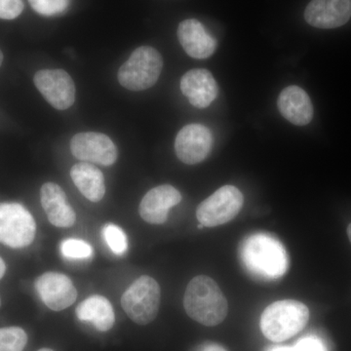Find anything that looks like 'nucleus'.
<instances>
[{"label":"nucleus","instance_id":"obj_1","mask_svg":"<svg viewBox=\"0 0 351 351\" xmlns=\"http://www.w3.org/2000/svg\"><path fill=\"white\" fill-rule=\"evenodd\" d=\"M184 306L191 319L207 327L221 324L228 315V301L214 279L198 276L184 293Z\"/></svg>","mask_w":351,"mask_h":351},{"label":"nucleus","instance_id":"obj_2","mask_svg":"<svg viewBox=\"0 0 351 351\" xmlns=\"http://www.w3.org/2000/svg\"><path fill=\"white\" fill-rule=\"evenodd\" d=\"M242 260L252 274L265 279H276L288 269V257L282 244L269 234L252 235L244 242Z\"/></svg>","mask_w":351,"mask_h":351},{"label":"nucleus","instance_id":"obj_3","mask_svg":"<svg viewBox=\"0 0 351 351\" xmlns=\"http://www.w3.org/2000/svg\"><path fill=\"white\" fill-rule=\"evenodd\" d=\"M308 307L295 300L272 302L263 311L261 330L263 336L274 343L292 338L306 326Z\"/></svg>","mask_w":351,"mask_h":351},{"label":"nucleus","instance_id":"obj_4","mask_svg":"<svg viewBox=\"0 0 351 351\" xmlns=\"http://www.w3.org/2000/svg\"><path fill=\"white\" fill-rule=\"evenodd\" d=\"M163 68L160 53L151 46H142L132 53L117 73L120 84L131 91H143L154 86Z\"/></svg>","mask_w":351,"mask_h":351},{"label":"nucleus","instance_id":"obj_5","mask_svg":"<svg viewBox=\"0 0 351 351\" xmlns=\"http://www.w3.org/2000/svg\"><path fill=\"white\" fill-rule=\"evenodd\" d=\"M160 286L151 276L138 277L121 298L128 317L138 325H147L156 319L160 307Z\"/></svg>","mask_w":351,"mask_h":351},{"label":"nucleus","instance_id":"obj_6","mask_svg":"<svg viewBox=\"0 0 351 351\" xmlns=\"http://www.w3.org/2000/svg\"><path fill=\"white\" fill-rule=\"evenodd\" d=\"M36 232V221L23 205L0 203V243L25 248L34 242Z\"/></svg>","mask_w":351,"mask_h":351},{"label":"nucleus","instance_id":"obj_7","mask_svg":"<svg viewBox=\"0 0 351 351\" xmlns=\"http://www.w3.org/2000/svg\"><path fill=\"white\" fill-rule=\"evenodd\" d=\"M243 203V195L237 186H223L198 205L196 218L207 228L225 225L239 215Z\"/></svg>","mask_w":351,"mask_h":351},{"label":"nucleus","instance_id":"obj_8","mask_svg":"<svg viewBox=\"0 0 351 351\" xmlns=\"http://www.w3.org/2000/svg\"><path fill=\"white\" fill-rule=\"evenodd\" d=\"M34 82L45 100L57 110H66L75 104V82L63 69H41Z\"/></svg>","mask_w":351,"mask_h":351},{"label":"nucleus","instance_id":"obj_9","mask_svg":"<svg viewBox=\"0 0 351 351\" xmlns=\"http://www.w3.org/2000/svg\"><path fill=\"white\" fill-rule=\"evenodd\" d=\"M71 152L75 158L84 162L112 165L117 160V149L105 134L82 132L71 138Z\"/></svg>","mask_w":351,"mask_h":351},{"label":"nucleus","instance_id":"obj_10","mask_svg":"<svg viewBox=\"0 0 351 351\" xmlns=\"http://www.w3.org/2000/svg\"><path fill=\"white\" fill-rule=\"evenodd\" d=\"M212 145L213 136L207 127L201 124H189L178 133L175 151L182 162L195 165L206 159Z\"/></svg>","mask_w":351,"mask_h":351},{"label":"nucleus","instance_id":"obj_11","mask_svg":"<svg viewBox=\"0 0 351 351\" xmlns=\"http://www.w3.org/2000/svg\"><path fill=\"white\" fill-rule=\"evenodd\" d=\"M34 285L41 301L51 311H64L77 299V291L73 281L59 272H45L36 279Z\"/></svg>","mask_w":351,"mask_h":351},{"label":"nucleus","instance_id":"obj_12","mask_svg":"<svg viewBox=\"0 0 351 351\" xmlns=\"http://www.w3.org/2000/svg\"><path fill=\"white\" fill-rule=\"evenodd\" d=\"M351 18V0H311L304 11V19L318 29H336Z\"/></svg>","mask_w":351,"mask_h":351},{"label":"nucleus","instance_id":"obj_13","mask_svg":"<svg viewBox=\"0 0 351 351\" xmlns=\"http://www.w3.org/2000/svg\"><path fill=\"white\" fill-rule=\"evenodd\" d=\"M182 195L170 184L152 189L143 198L138 207L141 217L152 225H162L168 219L171 208L179 204Z\"/></svg>","mask_w":351,"mask_h":351},{"label":"nucleus","instance_id":"obj_14","mask_svg":"<svg viewBox=\"0 0 351 351\" xmlns=\"http://www.w3.org/2000/svg\"><path fill=\"white\" fill-rule=\"evenodd\" d=\"M182 94L189 99L193 107H209L219 94L218 84L213 75L205 69L188 71L181 80Z\"/></svg>","mask_w":351,"mask_h":351},{"label":"nucleus","instance_id":"obj_15","mask_svg":"<svg viewBox=\"0 0 351 351\" xmlns=\"http://www.w3.org/2000/svg\"><path fill=\"white\" fill-rule=\"evenodd\" d=\"M178 38L186 54L195 59L211 57L218 46L216 38L195 19L182 21L178 27Z\"/></svg>","mask_w":351,"mask_h":351},{"label":"nucleus","instance_id":"obj_16","mask_svg":"<svg viewBox=\"0 0 351 351\" xmlns=\"http://www.w3.org/2000/svg\"><path fill=\"white\" fill-rule=\"evenodd\" d=\"M41 205L46 216L57 228H69L75 225L76 214L69 205L66 193L55 182H46L40 189Z\"/></svg>","mask_w":351,"mask_h":351},{"label":"nucleus","instance_id":"obj_17","mask_svg":"<svg viewBox=\"0 0 351 351\" xmlns=\"http://www.w3.org/2000/svg\"><path fill=\"white\" fill-rule=\"evenodd\" d=\"M277 106L281 114L294 125H307L313 119V106L311 98L304 89L295 85L282 90Z\"/></svg>","mask_w":351,"mask_h":351},{"label":"nucleus","instance_id":"obj_18","mask_svg":"<svg viewBox=\"0 0 351 351\" xmlns=\"http://www.w3.org/2000/svg\"><path fill=\"white\" fill-rule=\"evenodd\" d=\"M76 316L82 322L90 323L98 331L108 332L115 322L112 304L103 295H91L76 307Z\"/></svg>","mask_w":351,"mask_h":351},{"label":"nucleus","instance_id":"obj_19","mask_svg":"<svg viewBox=\"0 0 351 351\" xmlns=\"http://www.w3.org/2000/svg\"><path fill=\"white\" fill-rule=\"evenodd\" d=\"M71 177L88 200L99 202L106 193L105 178L98 168L89 163H78L71 169Z\"/></svg>","mask_w":351,"mask_h":351},{"label":"nucleus","instance_id":"obj_20","mask_svg":"<svg viewBox=\"0 0 351 351\" xmlns=\"http://www.w3.org/2000/svg\"><path fill=\"white\" fill-rule=\"evenodd\" d=\"M27 343V335L22 328H0V351H23Z\"/></svg>","mask_w":351,"mask_h":351},{"label":"nucleus","instance_id":"obj_21","mask_svg":"<svg viewBox=\"0 0 351 351\" xmlns=\"http://www.w3.org/2000/svg\"><path fill=\"white\" fill-rule=\"evenodd\" d=\"M103 237L115 255L122 256L126 253L128 249V240L125 232L119 226L108 223L104 226Z\"/></svg>","mask_w":351,"mask_h":351},{"label":"nucleus","instance_id":"obj_22","mask_svg":"<svg viewBox=\"0 0 351 351\" xmlns=\"http://www.w3.org/2000/svg\"><path fill=\"white\" fill-rule=\"evenodd\" d=\"M61 254L69 260H87L93 256L94 250L84 240L69 239L62 242Z\"/></svg>","mask_w":351,"mask_h":351},{"label":"nucleus","instance_id":"obj_23","mask_svg":"<svg viewBox=\"0 0 351 351\" xmlns=\"http://www.w3.org/2000/svg\"><path fill=\"white\" fill-rule=\"evenodd\" d=\"M34 11L43 16H54L68 8L69 0H29Z\"/></svg>","mask_w":351,"mask_h":351},{"label":"nucleus","instance_id":"obj_24","mask_svg":"<svg viewBox=\"0 0 351 351\" xmlns=\"http://www.w3.org/2000/svg\"><path fill=\"white\" fill-rule=\"evenodd\" d=\"M24 10L22 0H0V19L13 20Z\"/></svg>","mask_w":351,"mask_h":351},{"label":"nucleus","instance_id":"obj_25","mask_svg":"<svg viewBox=\"0 0 351 351\" xmlns=\"http://www.w3.org/2000/svg\"><path fill=\"white\" fill-rule=\"evenodd\" d=\"M292 348L293 351H326L321 341L313 337L300 339L297 345Z\"/></svg>","mask_w":351,"mask_h":351},{"label":"nucleus","instance_id":"obj_26","mask_svg":"<svg viewBox=\"0 0 351 351\" xmlns=\"http://www.w3.org/2000/svg\"><path fill=\"white\" fill-rule=\"evenodd\" d=\"M193 351H228L225 348L216 343L212 341H206V343H201V345L193 348Z\"/></svg>","mask_w":351,"mask_h":351},{"label":"nucleus","instance_id":"obj_27","mask_svg":"<svg viewBox=\"0 0 351 351\" xmlns=\"http://www.w3.org/2000/svg\"><path fill=\"white\" fill-rule=\"evenodd\" d=\"M6 272V263L2 260V258H0V279L4 276Z\"/></svg>","mask_w":351,"mask_h":351},{"label":"nucleus","instance_id":"obj_28","mask_svg":"<svg viewBox=\"0 0 351 351\" xmlns=\"http://www.w3.org/2000/svg\"><path fill=\"white\" fill-rule=\"evenodd\" d=\"M269 351H293V348H288V346H277V348H271Z\"/></svg>","mask_w":351,"mask_h":351},{"label":"nucleus","instance_id":"obj_29","mask_svg":"<svg viewBox=\"0 0 351 351\" xmlns=\"http://www.w3.org/2000/svg\"><path fill=\"white\" fill-rule=\"evenodd\" d=\"M348 239H350V241L351 243V223H350V226H348Z\"/></svg>","mask_w":351,"mask_h":351},{"label":"nucleus","instance_id":"obj_30","mask_svg":"<svg viewBox=\"0 0 351 351\" xmlns=\"http://www.w3.org/2000/svg\"><path fill=\"white\" fill-rule=\"evenodd\" d=\"M2 62H3V54H2L1 50H0V66H1Z\"/></svg>","mask_w":351,"mask_h":351},{"label":"nucleus","instance_id":"obj_31","mask_svg":"<svg viewBox=\"0 0 351 351\" xmlns=\"http://www.w3.org/2000/svg\"><path fill=\"white\" fill-rule=\"evenodd\" d=\"M38 351H55V350H50V348H41V350H39Z\"/></svg>","mask_w":351,"mask_h":351},{"label":"nucleus","instance_id":"obj_32","mask_svg":"<svg viewBox=\"0 0 351 351\" xmlns=\"http://www.w3.org/2000/svg\"><path fill=\"white\" fill-rule=\"evenodd\" d=\"M0 306H1V299H0Z\"/></svg>","mask_w":351,"mask_h":351}]
</instances>
